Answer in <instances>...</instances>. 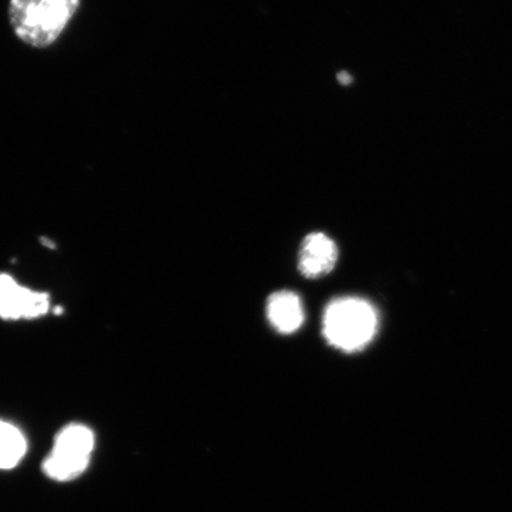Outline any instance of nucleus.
I'll return each mask as SVG.
<instances>
[{
    "instance_id": "f257e3e1",
    "label": "nucleus",
    "mask_w": 512,
    "mask_h": 512,
    "mask_svg": "<svg viewBox=\"0 0 512 512\" xmlns=\"http://www.w3.org/2000/svg\"><path fill=\"white\" fill-rule=\"evenodd\" d=\"M80 6L81 0H10L9 21L19 41L46 49L59 41Z\"/></svg>"
},
{
    "instance_id": "f03ea898",
    "label": "nucleus",
    "mask_w": 512,
    "mask_h": 512,
    "mask_svg": "<svg viewBox=\"0 0 512 512\" xmlns=\"http://www.w3.org/2000/svg\"><path fill=\"white\" fill-rule=\"evenodd\" d=\"M379 331V313L368 300L343 297L326 306L323 335L332 347L352 354L373 341Z\"/></svg>"
},
{
    "instance_id": "7ed1b4c3",
    "label": "nucleus",
    "mask_w": 512,
    "mask_h": 512,
    "mask_svg": "<svg viewBox=\"0 0 512 512\" xmlns=\"http://www.w3.org/2000/svg\"><path fill=\"white\" fill-rule=\"evenodd\" d=\"M94 450V434L83 425H70L57 435L43 471L57 482H68L86 471Z\"/></svg>"
},
{
    "instance_id": "20e7f679",
    "label": "nucleus",
    "mask_w": 512,
    "mask_h": 512,
    "mask_svg": "<svg viewBox=\"0 0 512 512\" xmlns=\"http://www.w3.org/2000/svg\"><path fill=\"white\" fill-rule=\"evenodd\" d=\"M46 293L18 285L8 274H0V317L4 319L37 318L47 313Z\"/></svg>"
},
{
    "instance_id": "39448f33",
    "label": "nucleus",
    "mask_w": 512,
    "mask_h": 512,
    "mask_svg": "<svg viewBox=\"0 0 512 512\" xmlns=\"http://www.w3.org/2000/svg\"><path fill=\"white\" fill-rule=\"evenodd\" d=\"M338 259L336 243L323 233L306 236L300 248L298 267L305 278L317 279L329 274Z\"/></svg>"
},
{
    "instance_id": "423d86ee",
    "label": "nucleus",
    "mask_w": 512,
    "mask_h": 512,
    "mask_svg": "<svg viewBox=\"0 0 512 512\" xmlns=\"http://www.w3.org/2000/svg\"><path fill=\"white\" fill-rule=\"evenodd\" d=\"M267 318L280 334H293L304 323V309L298 294L279 291L267 300Z\"/></svg>"
},
{
    "instance_id": "0eeeda50",
    "label": "nucleus",
    "mask_w": 512,
    "mask_h": 512,
    "mask_svg": "<svg viewBox=\"0 0 512 512\" xmlns=\"http://www.w3.org/2000/svg\"><path fill=\"white\" fill-rule=\"evenodd\" d=\"M27 440L18 428L0 420V469L10 470L21 462L27 453Z\"/></svg>"
},
{
    "instance_id": "6e6552de",
    "label": "nucleus",
    "mask_w": 512,
    "mask_h": 512,
    "mask_svg": "<svg viewBox=\"0 0 512 512\" xmlns=\"http://www.w3.org/2000/svg\"><path fill=\"white\" fill-rule=\"evenodd\" d=\"M338 81L341 82L342 85L348 86L352 82V78L349 74L342 72L338 74Z\"/></svg>"
}]
</instances>
